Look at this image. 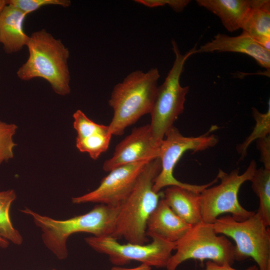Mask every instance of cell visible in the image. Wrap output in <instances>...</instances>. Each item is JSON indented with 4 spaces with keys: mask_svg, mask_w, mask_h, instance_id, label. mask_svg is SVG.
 Instances as JSON below:
<instances>
[{
    "mask_svg": "<svg viewBox=\"0 0 270 270\" xmlns=\"http://www.w3.org/2000/svg\"><path fill=\"white\" fill-rule=\"evenodd\" d=\"M120 206L98 204L88 212L64 220H58L41 215L26 208L22 212L32 217L42 232L45 246L59 260L68 254L66 242L68 237L77 232H86L92 236H111Z\"/></svg>",
    "mask_w": 270,
    "mask_h": 270,
    "instance_id": "6da1fadb",
    "label": "cell"
},
{
    "mask_svg": "<svg viewBox=\"0 0 270 270\" xmlns=\"http://www.w3.org/2000/svg\"><path fill=\"white\" fill-rule=\"evenodd\" d=\"M160 169L158 158L146 165L130 193L120 206L110 236L118 240L124 238L133 244H145L148 241L146 234L147 222L162 195L152 189Z\"/></svg>",
    "mask_w": 270,
    "mask_h": 270,
    "instance_id": "7a4b0ae2",
    "label": "cell"
},
{
    "mask_svg": "<svg viewBox=\"0 0 270 270\" xmlns=\"http://www.w3.org/2000/svg\"><path fill=\"white\" fill-rule=\"evenodd\" d=\"M28 57L16 74L22 80L38 78L45 80L60 96L70 92L68 66L70 51L60 39L44 29L33 32L26 46Z\"/></svg>",
    "mask_w": 270,
    "mask_h": 270,
    "instance_id": "3957f363",
    "label": "cell"
},
{
    "mask_svg": "<svg viewBox=\"0 0 270 270\" xmlns=\"http://www.w3.org/2000/svg\"><path fill=\"white\" fill-rule=\"evenodd\" d=\"M157 68L134 70L114 88L108 100L114 114L108 125L112 135H122L142 116L150 114L158 88Z\"/></svg>",
    "mask_w": 270,
    "mask_h": 270,
    "instance_id": "277c9868",
    "label": "cell"
},
{
    "mask_svg": "<svg viewBox=\"0 0 270 270\" xmlns=\"http://www.w3.org/2000/svg\"><path fill=\"white\" fill-rule=\"evenodd\" d=\"M175 60L172 68L164 81L158 86L156 95L150 113L151 120L149 124L153 141L160 146L174 123L184 110L186 97L189 86H182L180 77L184 70L186 60L196 54V46L182 54L174 40H172Z\"/></svg>",
    "mask_w": 270,
    "mask_h": 270,
    "instance_id": "5b68a950",
    "label": "cell"
},
{
    "mask_svg": "<svg viewBox=\"0 0 270 270\" xmlns=\"http://www.w3.org/2000/svg\"><path fill=\"white\" fill-rule=\"evenodd\" d=\"M175 250L166 265V270H176L182 263L191 259L230 266L235 261L234 245L226 236L216 234L212 224L202 222L191 226L176 242Z\"/></svg>",
    "mask_w": 270,
    "mask_h": 270,
    "instance_id": "8992f818",
    "label": "cell"
},
{
    "mask_svg": "<svg viewBox=\"0 0 270 270\" xmlns=\"http://www.w3.org/2000/svg\"><path fill=\"white\" fill-rule=\"evenodd\" d=\"M212 225L216 234L228 236L235 242V260L252 258L258 270H270V228L256 212L242 221L230 215L219 216Z\"/></svg>",
    "mask_w": 270,
    "mask_h": 270,
    "instance_id": "52a82bcc",
    "label": "cell"
},
{
    "mask_svg": "<svg viewBox=\"0 0 270 270\" xmlns=\"http://www.w3.org/2000/svg\"><path fill=\"white\" fill-rule=\"evenodd\" d=\"M256 169L254 160L242 174L238 169L228 174L220 169L216 178L220 180V184L206 188L199 193L202 222L213 224L220 215L226 213L238 221L253 215L254 212L248 210L240 204L238 193L242 184L250 180Z\"/></svg>",
    "mask_w": 270,
    "mask_h": 270,
    "instance_id": "ba28073f",
    "label": "cell"
},
{
    "mask_svg": "<svg viewBox=\"0 0 270 270\" xmlns=\"http://www.w3.org/2000/svg\"><path fill=\"white\" fill-rule=\"evenodd\" d=\"M216 128V126H213L207 132L196 137L184 136L174 126L168 130L160 146L158 158L160 161L161 169L153 186L152 189L154 192H160L164 188L178 186L200 193L204 188L218 182V180L216 178L211 182L204 184L184 183L176 179L173 174L177 162L186 152L202 151L218 144V137L213 134H210Z\"/></svg>",
    "mask_w": 270,
    "mask_h": 270,
    "instance_id": "9c48e42d",
    "label": "cell"
},
{
    "mask_svg": "<svg viewBox=\"0 0 270 270\" xmlns=\"http://www.w3.org/2000/svg\"><path fill=\"white\" fill-rule=\"evenodd\" d=\"M150 237L152 242L145 244L128 242L122 244L110 236H90L84 240L93 250L107 255L115 265L122 266L135 260L150 267L166 268L172 252L175 250L176 242L155 236Z\"/></svg>",
    "mask_w": 270,
    "mask_h": 270,
    "instance_id": "30bf717a",
    "label": "cell"
},
{
    "mask_svg": "<svg viewBox=\"0 0 270 270\" xmlns=\"http://www.w3.org/2000/svg\"><path fill=\"white\" fill-rule=\"evenodd\" d=\"M150 161L145 160L114 168L102 179L96 188L72 198V202L120 206L130 193L140 172Z\"/></svg>",
    "mask_w": 270,
    "mask_h": 270,
    "instance_id": "8fae6325",
    "label": "cell"
},
{
    "mask_svg": "<svg viewBox=\"0 0 270 270\" xmlns=\"http://www.w3.org/2000/svg\"><path fill=\"white\" fill-rule=\"evenodd\" d=\"M160 146L153 141L149 124L134 128L116 146L112 156L102 166L109 172L116 168L158 158Z\"/></svg>",
    "mask_w": 270,
    "mask_h": 270,
    "instance_id": "7c38bea8",
    "label": "cell"
},
{
    "mask_svg": "<svg viewBox=\"0 0 270 270\" xmlns=\"http://www.w3.org/2000/svg\"><path fill=\"white\" fill-rule=\"evenodd\" d=\"M214 52L246 54L254 58L260 66L270 70V51L244 32L236 36L218 34L210 42L196 50V53Z\"/></svg>",
    "mask_w": 270,
    "mask_h": 270,
    "instance_id": "4fadbf2b",
    "label": "cell"
},
{
    "mask_svg": "<svg viewBox=\"0 0 270 270\" xmlns=\"http://www.w3.org/2000/svg\"><path fill=\"white\" fill-rule=\"evenodd\" d=\"M191 225L178 217L161 198L150 215L146 224V236H155L176 242Z\"/></svg>",
    "mask_w": 270,
    "mask_h": 270,
    "instance_id": "5bb4252c",
    "label": "cell"
},
{
    "mask_svg": "<svg viewBox=\"0 0 270 270\" xmlns=\"http://www.w3.org/2000/svg\"><path fill=\"white\" fill-rule=\"evenodd\" d=\"M26 16L18 8L8 4L0 12V42L6 54L18 52L27 46L30 36L24 30Z\"/></svg>",
    "mask_w": 270,
    "mask_h": 270,
    "instance_id": "9a60e30c",
    "label": "cell"
},
{
    "mask_svg": "<svg viewBox=\"0 0 270 270\" xmlns=\"http://www.w3.org/2000/svg\"><path fill=\"white\" fill-rule=\"evenodd\" d=\"M162 196L170 208L188 224L193 226L202 222L199 193L178 186H170Z\"/></svg>",
    "mask_w": 270,
    "mask_h": 270,
    "instance_id": "2e32d148",
    "label": "cell"
},
{
    "mask_svg": "<svg viewBox=\"0 0 270 270\" xmlns=\"http://www.w3.org/2000/svg\"><path fill=\"white\" fill-rule=\"evenodd\" d=\"M196 2L217 16L230 32L241 28L251 4L250 0H196Z\"/></svg>",
    "mask_w": 270,
    "mask_h": 270,
    "instance_id": "e0dca14e",
    "label": "cell"
},
{
    "mask_svg": "<svg viewBox=\"0 0 270 270\" xmlns=\"http://www.w3.org/2000/svg\"><path fill=\"white\" fill-rule=\"evenodd\" d=\"M241 29L270 51V1L251 0Z\"/></svg>",
    "mask_w": 270,
    "mask_h": 270,
    "instance_id": "ac0fdd59",
    "label": "cell"
},
{
    "mask_svg": "<svg viewBox=\"0 0 270 270\" xmlns=\"http://www.w3.org/2000/svg\"><path fill=\"white\" fill-rule=\"evenodd\" d=\"M252 188L258 198L259 206L256 212L265 224L270 226V170L256 169L250 180Z\"/></svg>",
    "mask_w": 270,
    "mask_h": 270,
    "instance_id": "d6986e66",
    "label": "cell"
},
{
    "mask_svg": "<svg viewBox=\"0 0 270 270\" xmlns=\"http://www.w3.org/2000/svg\"><path fill=\"white\" fill-rule=\"evenodd\" d=\"M16 198L14 190L0 192V236L9 242L20 245L23 242L22 237L14 228L10 216V206Z\"/></svg>",
    "mask_w": 270,
    "mask_h": 270,
    "instance_id": "ffe728a7",
    "label": "cell"
},
{
    "mask_svg": "<svg viewBox=\"0 0 270 270\" xmlns=\"http://www.w3.org/2000/svg\"><path fill=\"white\" fill-rule=\"evenodd\" d=\"M108 126L104 130L82 138H76V147L79 151L86 152L92 160H97L106 152L112 138Z\"/></svg>",
    "mask_w": 270,
    "mask_h": 270,
    "instance_id": "44dd1931",
    "label": "cell"
},
{
    "mask_svg": "<svg viewBox=\"0 0 270 270\" xmlns=\"http://www.w3.org/2000/svg\"><path fill=\"white\" fill-rule=\"evenodd\" d=\"M252 114L256 122L252 132L242 144L236 147L237 152L240 155V160L243 159L246 156L248 149L253 142L270 136V100L268 101V108L266 112L262 113L256 108H252Z\"/></svg>",
    "mask_w": 270,
    "mask_h": 270,
    "instance_id": "7402d4cb",
    "label": "cell"
},
{
    "mask_svg": "<svg viewBox=\"0 0 270 270\" xmlns=\"http://www.w3.org/2000/svg\"><path fill=\"white\" fill-rule=\"evenodd\" d=\"M18 128L14 124L0 120V165L14 156V148L17 144L14 140V136Z\"/></svg>",
    "mask_w": 270,
    "mask_h": 270,
    "instance_id": "603a6c76",
    "label": "cell"
},
{
    "mask_svg": "<svg viewBox=\"0 0 270 270\" xmlns=\"http://www.w3.org/2000/svg\"><path fill=\"white\" fill-rule=\"evenodd\" d=\"M73 126L77 133L76 138H82L102 131L108 126L95 122L89 118L85 114L78 110L73 114Z\"/></svg>",
    "mask_w": 270,
    "mask_h": 270,
    "instance_id": "cb8c5ba5",
    "label": "cell"
},
{
    "mask_svg": "<svg viewBox=\"0 0 270 270\" xmlns=\"http://www.w3.org/2000/svg\"><path fill=\"white\" fill-rule=\"evenodd\" d=\"M6 2L18 8L26 15L44 6L54 5L68 8L71 5L70 0H8Z\"/></svg>",
    "mask_w": 270,
    "mask_h": 270,
    "instance_id": "d4e9b609",
    "label": "cell"
},
{
    "mask_svg": "<svg viewBox=\"0 0 270 270\" xmlns=\"http://www.w3.org/2000/svg\"><path fill=\"white\" fill-rule=\"evenodd\" d=\"M136 2L149 8L168 5L173 10L180 12L188 4L190 0H136Z\"/></svg>",
    "mask_w": 270,
    "mask_h": 270,
    "instance_id": "484cf974",
    "label": "cell"
},
{
    "mask_svg": "<svg viewBox=\"0 0 270 270\" xmlns=\"http://www.w3.org/2000/svg\"><path fill=\"white\" fill-rule=\"evenodd\" d=\"M256 146L260 153V160L264 168L270 170V136L256 140Z\"/></svg>",
    "mask_w": 270,
    "mask_h": 270,
    "instance_id": "4316f807",
    "label": "cell"
},
{
    "mask_svg": "<svg viewBox=\"0 0 270 270\" xmlns=\"http://www.w3.org/2000/svg\"><path fill=\"white\" fill-rule=\"evenodd\" d=\"M232 266L220 265L212 262L208 260L206 262V267L204 270H238L233 268ZM244 270H258L257 266H252Z\"/></svg>",
    "mask_w": 270,
    "mask_h": 270,
    "instance_id": "83f0119b",
    "label": "cell"
},
{
    "mask_svg": "<svg viewBox=\"0 0 270 270\" xmlns=\"http://www.w3.org/2000/svg\"><path fill=\"white\" fill-rule=\"evenodd\" d=\"M152 267L143 264L133 268H125L120 266L112 267L110 270H150Z\"/></svg>",
    "mask_w": 270,
    "mask_h": 270,
    "instance_id": "f1b7e54d",
    "label": "cell"
},
{
    "mask_svg": "<svg viewBox=\"0 0 270 270\" xmlns=\"http://www.w3.org/2000/svg\"><path fill=\"white\" fill-rule=\"evenodd\" d=\"M10 242L7 240L4 239L0 236V246L2 248H6Z\"/></svg>",
    "mask_w": 270,
    "mask_h": 270,
    "instance_id": "f546056e",
    "label": "cell"
},
{
    "mask_svg": "<svg viewBox=\"0 0 270 270\" xmlns=\"http://www.w3.org/2000/svg\"><path fill=\"white\" fill-rule=\"evenodd\" d=\"M6 5V0H0V12H2L4 8Z\"/></svg>",
    "mask_w": 270,
    "mask_h": 270,
    "instance_id": "4dcf8cb0",
    "label": "cell"
},
{
    "mask_svg": "<svg viewBox=\"0 0 270 270\" xmlns=\"http://www.w3.org/2000/svg\"><path fill=\"white\" fill-rule=\"evenodd\" d=\"M52 270H54V269H53Z\"/></svg>",
    "mask_w": 270,
    "mask_h": 270,
    "instance_id": "1f68e13d",
    "label": "cell"
}]
</instances>
